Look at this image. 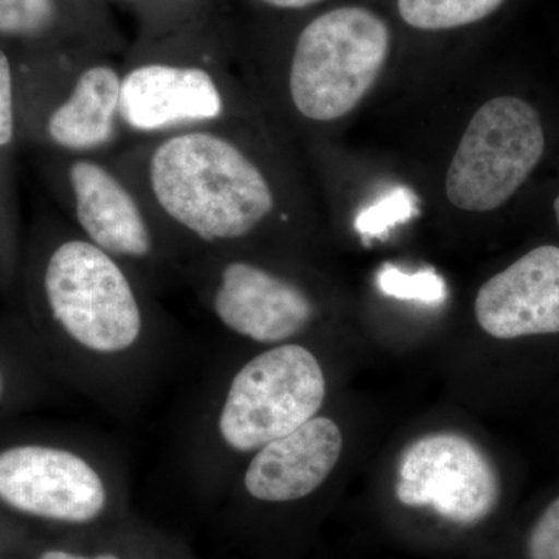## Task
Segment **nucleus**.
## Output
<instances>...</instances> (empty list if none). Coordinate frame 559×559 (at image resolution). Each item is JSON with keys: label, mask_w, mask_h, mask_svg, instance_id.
Wrapping results in <instances>:
<instances>
[{"label": "nucleus", "mask_w": 559, "mask_h": 559, "mask_svg": "<svg viewBox=\"0 0 559 559\" xmlns=\"http://www.w3.org/2000/svg\"><path fill=\"white\" fill-rule=\"evenodd\" d=\"M51 186L70 226L134 271L157 296L182 282V259L142 194L109 156L51 154Z\"/></svg>", "instance_id": "7ed1b4c3"}, {"label": "nucleus", "mask_w": 559, "mask_h": 559, "mask_svg": "<svg viewBox=\"0 0 559 559\" xmlns=\"http://www.w3.org/2000/svg\"><path fill=\"white\" fill-rule=\"evenodd\" d=\"M40 312L83 392L120 403L148 378L167 340L159 296L72 226L40 252Z\"/></svg>", "instance_id": "f03ea898"}, {"label": "nucleus", "mask_w": 559, "mask_h": 559, "mask_svg": "<svg viewBox=\"0 0 559 559\" xmlns=\"http://www.w3.org/2000/svg\"><path fill=\"white\" fill-rule=\"evenodd\" d=\"M38 559H121L119 555L109 554V551H105V554L98 555H79L73 554V551L53 549L46 550L39 555Z\"/></svg>", "instance_id": "aec40b11"}, {"label": "nucleus", "mask_w": 559, "mask_h": 559, "mask_svg": "<svg viewBox=\"0 0 559 559\" xmlns=\"http://www.w3.org/2000/svg\"><path fill=\"white\" fill-rule=\"evenodd\" d=\"M60 0H0V36L44 39L62 27Z\"/></svg>", "instance_id": "2eb2a0df"}, {"label": "nucleus", "mask_w": 559, "mask_h": 559, "mask_svg": "<svg viewBox=\"0 0 559 559\" xmlns=\"http://www.w3.org/2000/svg\"><path fill=\"white\" fill-rule=\"evenodd\" d=\"M418 213L417 194L407 187H396L356 216L355 229L369 245L370 240L384 238L393 227L407 223Z\"/></svg>", "instance_id": "f3484780"}, {"label": "nucleus", "mask_w": 559, "mask_h": 559, "mask_svg": "<svg viewBox=\"0 0 559 559\" xmlns=\"http://www.w3.org/2000/svg\"><path fill=\"white\" fill-rule=\"evenodd\" d=\"M171 2L178 3V5L187 7L191 3L198 2V0H171Z\"/></svg>", "instance_id": "5701e85b"}, {"label": "nucleus", "mask_w": 559, "mask_h": 559, "mask_svg": "<svg viewBox=\"0 0 559 559\" xmlns=\"http://www.w3.org/2000/svg\"><path fill=\"white\" fill-rule=\"evenodd\" d=\"M109 157L142 194L182 263L241 249L270 224L294 218L238 121L138 140Z\"/></svg>", "instance_id": "f257e3e1"}, {"label": "nucleus", "mask_w": 559, "mask_h": 559, "mask_svg": "<svg viewBox=\"0 0 559 559\" xmlns=\"http://www.w3.org/2000/svg\"><path fill=\"white\" fill-rule=\"evenodd\" d=\"M264 5L271 7V9L277 10H305L316 5V3L322 2V0H259Z\"/></svg>", "instance_id": "412c9836"}, {"label": "nucleus", "mask_w": 559, "mask_h": 559, "mask_svg": "<svg viewBox=\"0 0 559 559\" xmlns=\"http://www.w3.org/2000/svg\"><path fill=\"white\" fill-rule=\"evenodd\" d=\"M555 215H557V223L559 227V197L554 202Z\"/></svg>", "instance_id": "b1692460"}, {"label": "nucleus", "mask_w": 559, "mask_h": 559, "mask_svg": "<svg viewBox=\"0 0 559 559\" xmlns=\"http://www.w3.org/2000/svg\"><path fill=\"white\" fill-rule=\"evenodd\" d=\"M395 495L403 506L429 507L454 524H479L498 509L499 474L468 437L429 433L401 452Z\"/></svg>", "instance_id": "9b49d317"}, {"label": "nucleus", "mask_w": 559, "mask_h": 559, "mask_svg": "<svg viewBox=\"0 0 559 559\" xmlns=\"http://www.w3.org/2000/svg\"><path fill=\"white\" fill-rule=\"evenodd\" d=\"M16 69L0 49V153L9 151L17 138Z\"/></svg>", "instance_id": "a211bd4d"}, {"label": "nucleus", "mask_w": 559, "mask_h": 559, "mask_svg": "<svg viewBox=\"0 0 559 559\" xmlns=\"http://www.w3.org/2000/svg\"><path fill=\"white\" fill-rule=\"evenodd\" d=\"M525 559H559V498L551 500L527 533Z\"/></svg>", "instance_id": "6ab92c4d"}, {"label": "nucleus", "mask_w": 559, "mask_h": 559, "mask_svg": "<svg viewBox=\"0 0 559 559\" xmlns=\"http://www.w3.org/2000/svg\"><path fill=\"white\" fill-rule=\"evenodd\" d=\"M106 455L90 447L21 443L0 450V502L61 524L100 520L114 502L117 477Z\"/></svg>", "instance_id": "1a4fd4ad"}, {"label": "nucleus", "mask_w": 559, "mask_h": 559, "mask_svg": "<svg viewBox=\"0 0 559 559\" xmlns=\"http://www.w3.org/2000/svg\"><path fill=\"white\" fill-rule=\"evenodd\" d=\"M496 340L559 333V248L540 246L481 285L474 304Z\"/></svg>", "instance_id": "f8f14e48"}, {"label": "nucleus", "mask_w": 559, "mask_h": 559, "mask_svg": "<svg viewBox=\"0 0 559 559\" xmlns=\"http://www.w3.org/2000/svg\"><path fill=\"white\" fill-rule=\"evenodd\" d=\"M390 49L388 24L362 7H341L308 22L286 68L285 92L299 119L329 123L347 116L373 86Z\"/></svg>", "instance_id": "423d86ee"}, {"label": "nucleus", "mask_w": 559, "mask_h": 559, "mask_svg": "<svg viewBox=\"0 0 559 559\" xmlns=\"http://www.w3.org/2000/svg\"><path fill=\"white\" fill-rule=\"evenodd\" d=\"M544 148L538 110L522 98H492L460 140L448 168V200L466 212L499 209L535 170Z\"/></svg>", "instance_id": "9d476101"}, {"label": "nucleus", "mask_w": 559, "mask_h": 559, "mask_svg": "<svg viewBox=\"0 0 559 559\" xmlns=\"http://www.w3.org/2000/svg\"><path fill=\"white\" fill-rule=\"evenodd\" d=\"M325 396V373L310 348L289 342L263 349L209 404L198 444L201 463L213 451L252 455L319 415Z\"/></svg>", "instance_id": "20e7f679"}, {"label": "nucleus", "mask_w": 559, "mask_h": 559, "mask_svg": "<svg viewBox=\"0 0 559 559\" xmlns=\"http://www.w3.org/2000/svg\"><path fill=\"white\" fill-rule=\"evenodd\" d=\"M344 448L334 419L316 415L288 436L253 452L242 474L250 498L286 503L312 495L336 468Z\"/></svg>", "instance_id": "ddd939ff"}, {"label": "nucleus", "mask_w": 559, "mask_h": 559, "mask_svg": "<svg viewBox=\"0 0 559 559\" xmlns=\"http://www.w3.org/2000/svg\"><path fill=\"white\" fill-rule=\"evenodd\" d=\"M7 393V378L3 373L2 367H0V403H2L3 396Z\"/></svg>", "instance_id": "4be33fe9"}, {"label": "nucleus", "mask_w": 559, "mask_h": 559, "mask_svg": "<svg viewBox=\"0 0 559 559\" xmlns=\"http://www.w3.org/2000/svg\"><path fill=\"white\" fill-rule=\"evenodd\" d=\"M506 0H399L400 16L417 31L440 32L476 24Z\"/></svg>", "instance_id": "4468645a"}, {"label": "nucleus", "mask_w": 559, "mask_h": 559, "mask_svg": "<svg viewBox=\"0 0 559 559\" xmlns=\"http://www.w3.org/2000/svg\"><path fill=\"white\" fill-rule=\"evenodd\" d=\"M120 119L128 143L235 123L237 84L200 44H159L120 66Z\"/></svg>", "instance_id": "39448f33"}, {"label": "nucleus", "mask_w": 559, "mask_h": 559, "mask_svg": "<svg viewBox=\"0 0 559 559\" xmlns=\"http://www.w3.org/2000/svg\"><path fill=\"white\" fill-rule=\"evenodd\" d=\"M182 282L210 319L255 344H289L310 329L318 305L288 274L242 255L240 250L202 253L183 263Z\"/></svg>", "instance_id": "0eeeda50"}, {"label": "nucleus", "mask_w": 559, "mask_h": 559, "mask_svg": "<svg viewBox=\"0 0 559 559\" xmlns=\"http://www.w3.org/2000/svg\"><path fill=\"white\" fill-rule=\"evenodd\" d=\"M377 286L385 296L439 307L448 299V285L439 272L421 270L409 274L393 264H384L377 274Z\"/></svg>", "instance_id": "dca6fc26"}, {"label": "nucleus", "mask_w": 559, "mask_h": 559, "mask_svg": "<svg viewBox=\"0 0 559 559\" xmlns=\"http://www.w3.org/2000/svg\"><path fill=\"white\" fill-rule=\"evenodd\" d=\"M27 87L28 127L51 154L110 156L127 145L121 69L98 50L60 55Z\"/></svg>", "instance_id": "6e6552de"}]
</instances>
